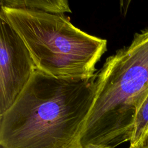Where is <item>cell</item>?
Instances as JSON below:
<instances>
[{"mask_svg": "<svg viewBox=\"0 0 148 148\" xmlns=\"http://www.w3.org/2000/svg\"><path fill=\"white\" fill-rule=\"evenodd\" d=\"M95 74L81 144L115 148L130 141L137 110L148 94V28L135 34L131 44L108 57Z\"/></svg>", "mask_w": 148, "mask_h": 148, "instance_id": "7a4b0ae2", "label": "cell"}, {"mask_svg": "<svg viewBox=\"0 0 148 148\" xmlns=\"http://www.w3.org/2000/svg\"><path fill=\"white\" fill-rule=\"evenodd\" d=\"M148 132V94L138 108L134 123V131L130 141V148H142Z\"/></svg>", "mask_w": 148, "mask_h": 148, "instance_id": "8992f818", "label": "cell"}, {"mask_svg": "<svg viewBox=\"0 0 148 148\" xmlns=\"http://www.w3.org/2000/svg\"><path fill=\"white\" fill-rule=\"evenodd\" d=\"M95 87L96 74L58 77L36 69L0 115V148H83L82 133Z\"/></svg>", "mask_w": 148, "mask_h": 148, "instance_id": "6da1fadb", "label": "cell"}, {"mask_svg": "<svg viewBox=\"0 0 148 148\" xmlns=\"http://www.w3.org/2000/svg\"><path fill=\"white\" fill-rule=\"evenodd\" d=\"M27 47L36 69L58 77L87 79L107 50V40L73 25L64 14L1 6Z\"/></svg>", "mask_w": 148, "mask_h": 148, "instance_id": "3957f363", "label": "cell"}, {"mask_svg": "<svg viewBox=\"0 0 148 148\" xmlns=\"http://www.w3.org/2000/svg\"><path fill=\"white\" fill-rule=\"evenodd\" d=\"M0 115L13 103L36 69L25 43L0 16Z\"/></svg>", "mask_w": 148, "mask_h": 148, "instance_id": "277c9868", "label": "cell"}, {"mask_svg": "<svg viewBox=\"0 0 148 148\" xmlns=\"http://www.w3.org/2000/svg\"><path fill=\"white\" fill-rule=\"evenodd\" d=\"M128 148H130V147H128Z\"/></svg>", "mask_w": 148, "mask_h": 148, "instance_id": "9c48e42d", "label": "cell"}, {"mask_svg": "<svg viewBox=\"0 0 148 148\" xmlns=\"http://www.w3.org/2000/svg\"><path fill=\"white\" fill-rule=\"evenodd\" d=\"M142 148H148V132L145 136Z\"/></svg>", "mask_w": 148, "mask_h": 148, "instance_id": "52a82bcc", "label": "cell"}, {"mask_svg": "<svg viewBox=\"0 0 148 148\" xmlns=\"http://www.w3.org/2000/svg\"><path fill=\"white\" fill-rule=\"evenodd\" d=\"M1 6L34 10L53 14H64L72 11L66 0H1Z\"/></svg>", "mask_w": 148, "mask_h": 148, "instance_id": "5b68a950", "label": "cell"}, {"mask_svg": "<svg viewBox=\"0 0 148 148\" xmlns=\"http://www.w3.org/2000/svg\"><path fill=\"white\" fill-rule=\"evenodd\" d=\"M83 148H105V147L100 146L94 145H87L83 147Z\"/></svg>", "mask_w": 148, "mask_h": 148, "instance_id": "ba28073f", "label": "cell"}]
</instances>
